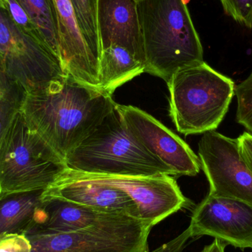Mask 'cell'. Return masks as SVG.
Listing matches in <instances>:
<instances>
[{"label":"cell","mask_w":252,"mask_h":252,"mask_svg":"<svg viewBox=\"0 0 252 252\" xmlns=\"http://www.w3.org/2000/svg\"><path fill=\"white\" fill-rule=\"evenodd\" d=\"M117 104L112 94L66 75L27 93L20 112L65 161Z\"/></svg>","instance_id":"6da1fadb"},{"label":"cell","mask_w":252,"mask_h":252,"mask_svg":"<svg viewBox=\"0 0 252 252\" xmlns=\"http://www.w3.org/2000/svg\"><path fill=\"white\" fill-rule=\"evenodd\" d=\"M145 72L168 82L179 69L204 62L186 0H138Z\"/></svg>","instance_id":"7a4b0ae2"},{"label":"cell","mask_w":252,"mask_h":252,"mask_svg":"<svg viewBox=\"0 0 252 252\" xmlns=\"http://www.w3.org/2000/svg\"><path fill=\"white\" fill-rule=\"evenodd\" d=\"M65 164L69 170L90 174L175 177L132 136L116 107L68 154Z\"/></svg>","instance_id":"3957f363"},{"label":"cell","mask_w":252,"mask_h":252,"mask_svg":"<svg viewBox=\"0 0 252 252\" xmlns=\"http://www.w3.org/2000/svg\"><path fill=\"white\" fill-rule=\"evenodd\" d=\"M167 84L170 117L186 136L217 129L235 94L233 81L204 61L179 69Z\"/></svg>","instance_id":"277c9868"},{"label":"cell","mask_w":252,"mask_h":252,"mask_svg":"<svg viewBox=\"0 0 252 252\" xmlns=\"http://www.w3.org/2000/svg\"><path fill=\"white\" fill-rule=\"evenodd\" d=\"M67 169L19 111L0 147V195L46 189Z\"/></svg>","instance_id":"5b68a950"},{"label":"cell","mask_w":252,"mask_h":252,"mask_svg":"<svg viewBox=\"0 0 252 252\" xmlns=\"http://www.w3.org/2000/svg\"><path fill=\"white\" fill-rule=\"evenodd\" d=\"M0 60L26 93L66 76L60 59L40 38L24 32L0 10Z\"/></svg>","instance_id":"8992f818"},{"label":"cell","mask_w":252,"mask_h":252,"mask_svg":"<svg viewBox=\"0 0 252 252\" xmlns=\"http://www.w3.org/2000/svg\"><path fill=\"white\" fill-rule=\"evenodd\" d=\"M198 158L210 184L209 194L252 205V172L238 139L215 130L206 132L198 142Z\"/></svg>","instance_id":"52a82bcc"},{"label":"cell","mask_w":252,"mask_h":252,"mask_svg":"<svg viewBox=\"0 0 252 252\" xmlns=\"http://www.w3.org/2000/svg\"><path fill=\"white\" fill-rule=\"evenodd\" d=\"M68 176L109 185L122 189L134 201L139 217L154 226L192 204L182 193L175 178L156 176H121L90 174L66 169Z\"/></svg>","instance_id":"ba28073f"},{"label":"cell","mask_w":252,"mask_h":252,"mask_svg":"<svg viewBox=\"0 0 252 252\" xmlns=\"http://www.w3.org/2000/svg\"><path fill=\"white\" fill-rule=\"evenodd\" d=\"M116 108L132 136L150 154L164 162L175 177L195 176L199 173V158L170 129L134 106L117 104Z\"/></svg>","instance_id":"9c48e42d"},{"label":"cell","mask_w":252,"mask_h":252,"mask_svg":"<svg viewBox=\"0 0 252 252\" xmlns=\"http://www.w3.org/2000/svg\"><path fill=\"white\" fill-rule=\"evenodd\" d=\"M189 227L192 238L210 236L252 250V205L244 201L208 193L194 209Z\"/></svg>","instance_id":"30bf717a"},{"label":"cell","mask_w":252,"mask_h":252,"mask_svg":"<svg viewBox=\"0 0 252 252\" xmlns=\"http://www.w3.org/2000/svg\"><path fill=\"white\" fill-rule=\"evenodd\" d=\"M57 19L59 59L66 75L99 88V62L81 32L70 0H54Z\"/></svg>","instance_id":"8fae6325"},{"label":"cell","mask_w":252,"mask_h":252,"mask_svg":"<svg viewBox=\"0 0 252 252\" xmlns=\"http://www.w3.org/2000/svg\"><path fill=\"white\" fill-rule=\"evenodd\" d=\"M43 197L61 198L100 211L141 219L137 206L122 189L72 177L64 172L44 191Z\"/></svg>","instance_id":"7c38bea8"},{"label":"cell","mask_w":252,"mask_h":252,"mask_svg":"<svg viewBox=\"0 0 252 252\" xmlns=\"http://www.w3.org/2000/svg\"><path fill=\"white\" fill-rule=\"evenodd\" d=\"M138 0H98L97 29L101 50L120 46L145 65Z\"/></svg>","instance_id":"4fadbf2b"},{"label":"cell","mask_w":252,"mask_h":252,"mask_svg":"<svg viewBox=\"0 0 252 252\" xmlns=\"http://www.w3.org/2000/svg\"><path fill=\"white\" fill-rule=\"evenodd\" d=\"M43 201L42 221L27 235L78 230L123 215L100 211L61 198L43 197Z\"/></svg>","instance_id":"5bb4252c"},{"label":"cell","mask_w":252,"mask_h":252,"mask_svg":"<svg viewBox=\"0 0 252 252\" xmlns=\"http://www.w3.org/2000/svg\"><path fill=\"white\" fill-rule=\"evenodd\" d=\"M45 189L10 192L0 195V235H27L44 217Z\"/></svg>","instance_id":"9a60e30c"},{"label":"cell","mask_w":252,"mask_h":252,"mask_svg":"<svg viewBox=\"0 0 252 252\" xmlns=\"http://www.w3.org/2000/svg\"><path fill=\"white\" fill-rule=\"evenodd\" d=\"M145 72V65L128 50L111 46L100 53L98 66L99 88L113 94L118 87Z\"/></svg>","instance_id":"2e32d148"},{"label":"cell","mask_w":252,"mask_h":252,"mask_svg":"<svg viewBox=\"0 0 252 252\" xmlns=\"http://www.w3.org/2000/svg\"><path fill=\"white\" fill-rule=\"evenodd\" d=\"M23 7L46 44L59 59L57 19L54 0H16Z\"/></svg>","instance_id":"e0dca14e"},{"label":"cell","mask_w":252,"mask_h":252,"mask_svg":"<svg viewBox=\"0 0 252 252\" xmlns=\"http://www.w3.org/2000/svg\"><path fill=\"white\" fill-rule=\"evenodd\" d=\"M25 89L7 73L0 60V147L26 96Z\"/></svg>","instance_id":"ac0fdd59"},{"label":"cell","mask_w":252,"mask_h":252,"mask_svg":"<svg viewBox=\"0 0 252 252\" xmlns=\"http://www.w3.org/2000/svg\"><path fill=\"white\" fill-rule=\"evenodd\" d=\"M70 2L87 45L99 62L101 47L97 29L98 0H70Z\"/></svg>","instance_id":"d6986e66"},{"label":"cell","mask_w":252,"mask_h":252,"mask_svg":"<svg viewBox=\"0 0 252 252\" xmlns=\"http://www.w3.org/2000/svg\"><path fill=\"white\" fill-rule=\"evenodd\" d=\"M235 94L238 100L237 122L252 133V72L235 87Z\"/></svg>","instance_id":"ffe728a7"},{"label":"cell","mask_w":252,"mask_h":252,"mask_svg":"<svg viewBox=\"0 0 252 252\" xmlns=\"http://www.w3.org/2000/svg\"><path fill=\"white\" fill-rule=\"evenodd\" d=\"M225 13L240 25L252 29V0H219Z\"/></svg>","instance_id":"44dd1931"},{"label":"cell","mask_w":252,"mask_h":252,"mask_svg":"<svg viewBox=\"0 0 252 252\" xmlns=\"http://www.w3.org/2000/svg\"><path fill=\"white\" fill-rule=\"evenodd\" d=\"M7 10L16 26L19 27L24 32H27L32 36L40 38L45 43L36 27L33 25L23 7L19 4L16 0H8Z\"/></svg>","instance_id":"7402d4cb"},{"label":"cell","mask_w":252,"mask_h":252,"mask_svg":"<svg viewBox=\"0 0 252 252\" xmlns=\"http://www.w3.org/2000/svg\"><path fill=\"white\" fill-rule=\"evenodd\" d=\"M31 252V243L26 235L21 234L0 235V252Z\"/></svg>","instance_id":"603a6c76"},{"label":"cell","mask_w":252,"mask_h":252,"mask_svg":"<svg viewBox=\"0 0 252 252\" xmlns=\"http://www.w3.org/2000/svg\"><path fill=\"white\" fill-rule=\"evenodd\" d=\"M190 238H192V234L188 226V229L171 241L160 246L153 251L144 252H182Z\"/></svg>","instance_id":"cb8c5ba5"},{"label":"cell","mask_w":252,"mask_h":252,"mask_svg":"<svg viewBox=\"0 0 252 252\" xmlns=\"http://www.w3.org/2000/svg\"><path fill=\"white\" fill-rule=\"evenodd\" d=\"M237 139L241 156L252 172V133L244 132Z\"/></svg>","instance_id":"d4e9b609"},{"label":"cell","mask_w":252,"mask_h":252,"mask_svg":"<svg viewBox=\"0 0 252 252\" xmlns=\"http://www.w3.org/2000/svg\"><path fill=\"white\" fill-rule=\"evenodd\" d=\"M227 246L218 240H214L210 245L204 247L201 252H225V249Z\"/></svg>","instance_id":"484cf974"},{"label":"cell","mask_w":252,"mask_h":252,"mask_svg":"<svg viewBox=\"0 0 252 252\" xmlns=\"http://www.w3.org/2000/svg\"><path fill=\"white\" fill-rule=\"evenodd\" d=\"M4 1H5L6 2H7V4H8V0H4Z\"/></svg>","instance_id":"4316f807"}]
</instances>
